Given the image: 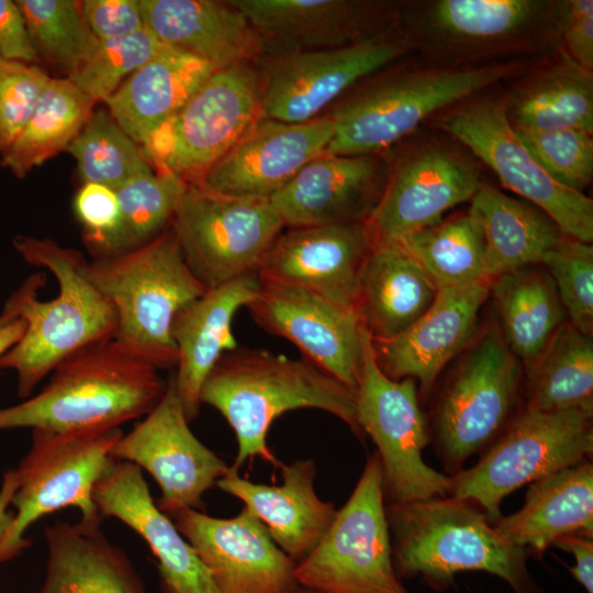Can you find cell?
I'll list each match as a JSON object with an SVG mask.
<instances>
[{
  "instance_id": "cell-12",
  "label": "cell",
  "mask_w": 593,
  "mask_h": 593,
  "mask_svg": "<svg viewBox=\"0 0 593 593\" xmlns=\"http://www.w3.org/2000/svg\"><path fill=\"white\" fill-rule=\"evenodd\" d=\"M170 227L190 271L208 290L257 272L284 225L270 200L188 184Z\"/></svg>"
},
{
  "instance_id": "cell-2",
  "label": "cell",
  "mask_w": 593,
  "mask_h": 593,
  "mask_svg": "<svg viewBox=\"0 0 593 593\" xmlns=\"http://www.w3.org/2000/svg\"><path fill=\"white\" fill-rule=\"evenodd\" d=\"M201 404L217 410L235 433L237 470L260 458L282 463L267 444L273 421L286 412L317 409L335 415L362 435L356 417V391L306 358L291 359L264 349L225 353L206 377Z\"/></svg>"
},
{
  "instance_id": "cell-35",
  "label": "cell",
  "mask_w": 593,
  "mask_h": 593,
  "mask_svg": "<svg viewBox=\"0 0 593 593\" xmlns=\"http://www.w3.org/2000/svg\"><path fill=\"white\" fill-rule=\"evenodd\" d=\"M527 407L593 412V340L564 322L527 368Z\"/></svg>"
},
{
  "instance_id": "cell-31",
  "label": "cell",
  "mask_w": 593,
  "mask_h": 593,
  "mask_svg": "<svg viewBox=\"0 0 593 593\" xmlns=\"http://www.w3.org/2000/svg\"><path fill=\"white\" fill-rule=\"evenodd\" d=\"M214 71L205 60L167 45L105 101L109 113L141 146Z\"/></svg>"
},
{
  "instance_id": "cell-5",
  "label": "cell",
  "mask_w": 593,
  "mask_h": 593,
  "mask_svg": "<svg viewBox=\"0 0 593 593\" xmlns=\"http://www.w3.org/2000/svg\"><path fill=\"white\" fill-rule=\"evenodd\" d=\"M85 270L115 310L113 338L158 370L176 368L175 316L206 289L190 271L171 227L138 248L93 258Z\"/></svg>"
},
{
  "instance_id": "cell-21",
  "label": "cell",
  "mask_w": 593,
  "mask_h": 593,
  "mask_svg": "<svg viewBox=\"0 0 593 593\" xmlns=\"http://www.w3.org/2000/svg\"><path fill=\"white\" fill-rule=\"evenodd\" d=\"M92 497L102 518L121 521L148 545L157 560L161 593H215L192 546L157 507L138 466L114 459Z\"/></svg>"
},
{
  "instance_id": "cell-4",
  "label": "cell",
  "mask_w": 593,
  "mask_h": 593,
  "mask_svg": "<svg viewBox=\"0 0 593 593\" xmlns=\"http://www.w3.org/2000/svg\"><path fill=\"white\" fill-rule=\"evenodd\" d=\"M396 575H421L438 590L456 574L483 571L514 593H544L527 567L526 550L507 544L474 504L454 496L385 504Z\"/></svg>"
},
{
  "instance_id": "cell-48",
  "label": "cell",
  "mask_w": 593,
  "mask_h": 593,
  "mask_svg": "<svg viewBox=\"0 0 593 593\" xmlns=\"http://www.w3.org/2000/svg\"><path fill=\"white\" fill-rule=\"evenodd\" d=\"M80 4L86 23L99 41L127 35L145 26L138 0H85Z\"/></svg>"
},
{
  "instance_id": "cell-19",
  "label": "cell",
  "mask_w": 593,
  "mask_h": 593,
  "mask_svg": "<svg viewBox=\"0 0 593 593\" xmlns=\"http://www.w3.org/2000/svg\"><path fill=\"white\" fill-rule=\"evenodd\" d=\"M374 243L369 222L290 227L270 246L257 273L357 314L360 276Z\"/></svg>"
},
{
  "instance_id": "cell-25",
  "label": "cell",
  "mask_w": 593,
  "mask_h": 593,
  "mask_svg": "<svg viewBox=\"0 0 593 593\" xmlns=\"http://www.w3.org/2000/svg\"><path fill=\"white\" fill-rule=\"evenodd\" d=\"M260 286L257 272L245 275L208 289L175 316L171 336L178 358L172 378L189 422L199 416L206 377L225 353L237 348L233 317L255 300Z\"/></svg>"
},
{
  "instance_id": "cell-29",
  "label": "cell",
  "mask_w": 593,
  "mask_h": 593,
  "mask_svg": "<svg viewBox=\"0 0 593 593\" xmlns=\"http://www.w3.org/2000/svg\"><path fill=\"white\" fill-rule=\"evenodd\" d=\"M510 545L541 556L563 535L593 537V465L584 460L529 484L523 506L494 522Z\"/></svg>"
},
{
  "instance_id": "cell-46",
  "label": "cell",
  "mask_w": 593,
  "mask_h": 593,
  "mask_svg": "<svg viewBox=\"0 0 593 593\" xmlns=\"http://www.w3.org/2000/svg\"><path fill=\"white\" fill-rule=\"evenodd\" d=\"M49 79L34 64L0 58V155L31 119Z\"/></svg>"
},
{
  "instance_id": "cell-16",
  "label": "cell",
  "mask_w": 593,
  "mask_h": 593,
  "mask_svg": "<svg viewBox=\"0 0 593 593\" xmlns=\"http://www.w3.org/2000/svg\"><path fill=\"white\" fill-rule=\"evenodd\" d=\"M404 52L400 42L369 37L342 47L277 55L261 83V116L287 123L314 120L353 85Z\"/></svg>"
},
{
  "instance_id": "cell-9",
  "label": "cell",
  "mask_w": 593,
  "mask_h": 593,
  "mask_svg": "<svg viewBox=\"0 0 593 593\" xmlns=\"http://www.w3.org/2000/svg\"><path fill=\"white\" fill-rule=\"evenodd\" d=\"M512 67L428 70L391 77L367 87L329 116L325 153L362 156L384 149L430 114L511 75Z\"/></svg>"
},
{
  "instance_id": "cell-22",
  "label": "cell",
  "mask_w": 593,
  "mask_h": 593,
  "mask_svg": "<svg viewBox=\"0 0 593 593\" xmlns=\"http://www.w3.org/2000/svg\"><path fill=\"white\" fill-rule=\"evenodd\" d=\"M490 280L439 288L429 309L400 335L372 340L376 360L393 380H418L424 393L472 338ZM372 339V338H371Z\"/></svg>"
},
{
  "instance_id": "cell-18",
  "label": "cell",
  "mask_w": 593,
  "mask_h": 593,
  "mask_svg": "<svg viewBox=\"0 0 593 593\" xmlns=\"http://www.w3.org/2000/svg\"><path fill=\"white\" fill-rule=\"evenodd\" d=\"M246 307L265 331L287 338L303 357L356 391L362 324L355 312L295 286L260 280Z\"/></svg>"
},
{
  "instance_id": "cell-33",
  "label": "cell",
  "mask_w": 593,
  "mask_h": 593,
  "mask_svg": "<svg viewBox=\"0 0 593 593\" xmlns=\"http://www.w3.org/2000/svg\"><path fill=\"white\" fill-rule=\"evenodd\" d=\"M468 215L477 223L484 246L485 276L492 279L540 264L564 236L530 204L480 183Z\"/></svg>"
},
{
  "instance_id": "cell-32",
  "label": "cell",
  "mask_w": 593,
  "mask_h": 593,
  "mask_svg": "<svg viewBox=\"0 0 593 593\" xmlns=\"http://www.w3.org/2000/svg\"><path fill=\"white\" fill-rule=\"evenodd\" d=\"M249 21L262 52L335 48L357 43L363 4L345 0H232Z\"/></svg>"
},
{
  "instance_id": "cell-50",
  "label": "cell",
  "mask_w": 593,
  "mask_h": 593,
  "mask_svg": "<svg viewBox=\"0 0 593 593\" xmlns=\"http://www.w3.org/2000/svg\"><path fill=\"white\" fill-rule=\"evenodd\" d=\"M564 41L572 60L586 70L593 68V1L570 2L564 24Z\"/></svg>"
},
{
  "instance_id": "cell-24",
  "label": "cell",
  "mask_w": 593,
  "mask_h": 593,
  "mask_svg": "<svg viewBox=\"0 0 593 593\" xmlns=\"http://www.w3.org/2000/svg\"><path fill=\"white\" fill-rule=\"evenodd\" d=\"M480 183L470 166L446 150L410 156L388 180L369 220L376 243L398 242L437 224L446 211L471 200Z\"/></svg>"
},
{
  "instance_id": "cell-20",
  "label": "cell",
  "mask_w": 593,
  "mask_h": 593,
  "mask_svg": "<svg viewBox=\"0 0 593 593\" xmlns=\"http://www.w3.org/2000/svg\"><path fill=\"white\" fill-rule=\"evenodd\" d=\"M332 135L329 116L303 123L261 118L195 184L226 195L270 200L326 150Z\"/></svg>"
},
{
  "instance_id": "cell-45",
  "label": "cell",
  "mask_w": 593,
  "mask_h": 593,
  "mask_svg": "<svg viewBox=\"0 0 593 593\" xmlns=\"http://www.w3.org/2000/svg\"><path fill=\"white\" fill-rule=\"evenodd\" d=\"M536 4L528 0H443L435 7L434 19L455 36L493 38L524 25Z\"/></svg>"
},
{
  "instance_id": "cell-42",
  "label": "cell",
  "mask_w": 593,
  "mask_h": 593,
  "mask_svg": "<svg viewBox=\"0 0 593 593\" xmlns=\"http://www.w3.org/2000/svg\"><path fill=\"white\" fill-rule=\"evenodd\" d=\"M166 46L146 26L127 35L99 41L91 57L68 78L94 103L105 102L125 78Z\"/></svg>"
},
{
  "instance_id": "cell-27",
  "label": "cell",
  "mask_w": 593,
  "mask_h": 593,
  "mask_svg": "<svg viewBox=\"0 0 593 593\" xmlns=\"http://www.w3.org/2000/svg\"><path fill=\"white\" fill-rule=\"evenodd\" d=\"M148 27L164 44L186 51L215 70L249 64L262 44L231 1L138 0Z\"/></svg>"
},
{
  "instance_id": "cell-10",
  "label": "cell",
  "mask_w": 593,
  "mask_h": 593,
  "mask_svg": "<svg viewBox=\"0 0 593 593\" xmlns=\"http://www.w3.org/2000/svg\"><path fill=\"white\" fill-rule=\"evenodd\" d=\"M295 578L320 593H409L393 567L377 452L318 544L296 563Z\"/></svg>"
},
{
  "instance_id": "cell-7",
  "label": "cell",
  "mask_w": 593,
  "mask_h": 593,
  "mask_svg": "<svg viewBox=\"0 0 593 593\" xmlns=\"http://www.w3.org/2000/svg\"><path fill=\"white\" fill-rule=\"evenodd\" d=\"M593 412H541L525 406L484 450L451 477L450 496L479 507L490 523L503 500L523 485L574 466L593 452Z\"/></svg>"
},
{
  "instance_id": "cell-13",
  "label": "cell",
  "mask_w": 593,
  "mask_h": 593,
  "mask_svg": "<svg viewBox=\"0 0 593 593\" xmlns=\"http://www.w3.org/2000/svg\"><path fill=\"white\" fill-rule=\"evenodd\" d=\"M521 382V361L500 334L488 333L445 385L435 406V448L450 475L505 429Z\"/></svg>"
},
{
  "instance_id": "cell-34",
  "label": "cell",
  "mask_w": 593,
  "mask_h": 593,
  "mask_svg": "<svg viewBox=\"0 0 593 593\" xmlns=\"http://www.w3.org/2000/svg\"><path fill=\"white\" fill-rule=\"evenodd\" d=\"M503 339L526 369L564 323L566 313L548 272L517 269L491 280Z\"/></svg>"
},
{
  "instance_id": "cell-23",
  "label": "cell",
  "mask_w": 593,
  "mask_h": 593,
  "mask_svg": "<svg viewBox=\"0 0 593 593\" xmlns=\"http://www.w3.org/2000/svg\"><path fill=\"white\" fill-rule=\"evenodd\" d=\"M387 182L369 155L324 152L310 160L270 202L289 227L369 222Z\"/></svg>"
},
{
  "instance_id": "cell-3",
  "label": "cell",
  "mask_w": 593,
  "mask_h": 593,
  "mask_svg": "<svg viewBox=\"0 0 593 593\" xmlns=\"http://www.w3.org/2000/svg\"><path fill=\"white\" fill-rule=\"evenodd\" d=\"M166 387L157 368L111 337L61 361L38 393L0 409V430L65 433L121 427L145 416Z\"/></svg>"
},
{
  "instance_id": "cell-53",
  "label": "cell",
  "mask_w": 593,
  "mask_h": 593,
  "mask_svg": "<svg viewBox=\"0 0 593 593\" xmlns=\"http://www.w3.org/2000/svg\"><path fill=\"white\" fill-rule=\"evenodd\" d=\"M24 329L25 323L20 318L0 327V357L22 337Z\"/></svg>"
},
{
  "instance_id": "cell-30",
  "label": "cell",
  "mask_w": 593,
  "mask_h": 593,
  "mask_svg": "<svg viewBox=\"0 0 593 593\" xmlns=\"http://www.w3.org/2000/svg\"><path fill=\"white\" fill-rule=\"evenodd\" d=\"M438 290L399 242L376 243L360 276L357 314L372 340L389 339L413 325Z\"/></svg>"
},
{
  "instance_id": "cell-49",
  "label": "cell",
  "mask_w": 593,
  "mask_h": 593,
  "mask_svg": "<svg viewBox=\"0 0 593 593\" xmlns=\"http://www.w3.org/2000/svg\"><path fill=\"white\" fill-rule=\"evenodd\" d=\"M0 58L34 64L37 52L15 1L0 0Z\"/></svg>"
},
{
  "instance_id": "cell-17",
  "label": "cell",
  "mask_w": 593,
  "mask_h": 593,
  "mask_svg": "<svg viewBox=\"0 0 593 593\" xmlns=\"http://www.w3.org/2000/svg\"><path fill=\"white\" fill-rule=\"evenodd\" d=\"M170 518L202 561L215 593H288L300 586L298 562L244 507L231 518L189 507Z\"/></svg>"
},
{
  "instance_id": "cell-8",
  "label": "cell",
  "mask_w": 593,
  "mask_h": 593,
  "mask_svg": "<svg viewBox=\"0 0 593 593\" xmlns=\"http://www.w3.org/2000/svg\"><path fill=\"white\" fill-rule=\"evenodd\" d=\"M361 338L356 417L362 434H368L377 446L385 504L448 496L451 477L423 459L429 436L415 379L389 378L376 360L371 336L363 326Z\"/></svg>"
},
{
  "instance_id": "cell-39",
  "label": "cell",
  "mask_w": 593,
  "mask_h": 593,
  "mask_svg": "<svg viewBox=\"0 0 593 593\" xmlns=\"http://www.w3.org/2000/svg\"><path fill=\"white\" fill-rule=\"evenodd\" d=\"M187 188L179 177L153 170L116 189L120 226L109 256L138 248L169 228Z\"/></svg>"
},
{
  "instance_id": "cell-37",
  "label": "cell",
  "mask_w": 593,
  "mask_h": 593,
  "mask_svg": "<svg viewBox=\"0 0 593 593\" xmlns=\"http://www.w3.org/2000/svg\"><path fill=\"white\" fill-rule=\"evenodd\" d=\"M515 127L593 134V78L573 60L541 75L517 96Z\"/></svg>"
},
{
  "instance_id": "cell-52",
  "label": "cell",
  "mask_w": 593,
  "mask_h": 593,
  "mask_svg": "<svg viewBox=\"0 0 593 593\" xmlns=\"http://www.w3.org/2000/svg\"><path fill=\"white\" fill-rule=\"evenodd\" d=\"M18 483L13 469H8L2 475L0 485V539L9 528L13 513L9 510Z\"/></svg>"
},
{
  "instance_id": "cell-1",
  "label": "cell",
  "mask_w": 593,
  "mask_h": 593,
  "mask_svg": "<svg viewBox=\"0 0 593 593\" xmlns=\"http://www.w3.org/2000/svg\"><path fill=\"white\" fill-rule=\"evenodd\" d=\"M12 245L22 259L47 269L58 294L38 298L46 283L43 271L27 276L7 298L1 314L25 323L22 337L0 357V370H14L22 400L66 358L97 342L113 337L116 313L86 275L83 255L51 238L15 235Z\"/></svg>"
},
{
  "instance_id": "cell-28",
  "label": "cell",
  "mask_w": 593,
  "mask_h": 593,
  "mask_svg": "<svg viewBox=\"0 0 593 593\" xmlns=\"http://www.w3.org/2000/svg\"><path fill=\"white\" fill-rule=\"evenodd\" d=\"M101 524L79 519L45 526L47 559L36 593H147L130 557Z\"/></svg>"
},
{
  "instance_id": "cell-54",
  "label": "cell",
  "mask_w": 593,
  "mask_h": 593,
  "mask_svg": "<svg viewBox=\"0 0 593 593\" xmlns=\"http://www.w3.org/2000/svg\"><path fill=\"white\" fill-rule=\"evenodd\" d=\"M288 593H320V592L298 586V588H295L294 590H292V591H290Z\"/></svg>"
},
{
  "instance_id": "cell-26",
  "label": "cell",
  "mask_w": 593,
  "mask_h": 593,
  "mask_svg": "<svg viewBox=\"0 0 593 593\" xmlns=\"http://www.w3.org/2000/svg\"><path fill=\"white\" fill-rule=\"evenodd\" d=\"M282 483L251 482L230 467L216 486L244 504L259 519L278 547L299 562L318 544L337 510L315 491L316 466L312 459L281 465Z\"/></svg>"
},
{
  "instance_id": "cell-6",
  "label": "cell",
  "mask_w": 593,
  "mask_h": 593,
  "mask_svg": "<svg viewBox=\"0 0 593 593\" xmlns=\"http://www.w3.org/2000/svg\"><path fill=\"white\" fill-rule=\"evenodd\" d=\"M31 430V446L13 469L18 483L11 501L14 513L0 539V563L13 560L31 546L26 532L45 515L77 507L80 521H103L93 502V489L114 460L112 447L124 434L121 427Z\"/></svg>"
},
{
  "instance_id": "cell-55",
  "label": "cell",
  "mask_w": 593,
  "mask_h": 593,
  "mask_svg": "<svg viewBox=\"0 0 593 593\" xmlns=\"http://www.w3.org/2000/svg\"><path fill=\"white\" fill-rule=\"evenodd\" d=\"M15 318H12V317H9V316H5L3 314L0 313V327L3 326L4 324L13 321Z\"/></svg>"
},
{
  "instance_id": "cell-51",
  "label": "cell",
  "mask_w": 593,
  "mask_h": 593,
  "mask_svg": "<svg viewBox=\"0 0 593 593\" xmlns=\"http://www.w3.org/2000/svg\"><path fill=\"white\" fill-rule=\"evenodd\" d=\"M552 546L572 553L574 566L569 568L574 580L586 593H593V537L569 534L557 538Z\"/></svg>"
},
{
  "instance_id": "cell-36",
  "label": "cell",
  "mask_w": 593,
  "mask_h": 593,
  "mask_svg": "<svg viewBox=\"0 0 593 593\" xmlns=\"http://www.w3.org/2000/svg\"><path fill=\"white\" fill-rule=\"evenodd\" d=\"M94 102L69 78H51L15 141L0 155L16 178L67 149L92 114Z\"/></svg>"
},
{
  "instance_id": "cell-43",
  "label": "cell",
  "mask_w": 593,
  "mask_h": 593,
  "mask_svg": "<svg viewBox=\"0 0 593 593\" xmlns=\"http://www.w3.org/2000/svg\"><path fill=\"white\" fill-rule=\"evenodd\" d=\"M553 281L569 323L581 333L593 332V247L563 237L541 262Z\"/></svg>"
},
{
  "instance_id": "cell-14",
  "label": "cell",
  "mask_w": 593,
  "mask_h": 593,
  "mask_svg": "<svg viewBox=\"0 0 593 593\" xmlns=\"http://www.w3.org/2000/svg\"><path fill=\"white\" fill-rule=\"evenodd\" d=\"M440 127L485 163L504 187L540 208L563 236L593 240V201L552 179L537 163L503 105L468 104L440 120Z\"/></svg>"
},
{
  "instance_id": "cell-47",
  "label": "cell",
  "mask_w": 593,
  "mask_h": 593,
  "mask_svg": "<svg viewBox=\"0 0 593 593\" xmlns=\"http://www.w3.org/2000/svg\"><path fill=\"white\" fill-rule=\"evenodd\" d=\"M74 211L93 258L109 256L120 226L115 190L98 183H83L74 198Z\"/></svg>"
},
{
  "instance_id": "cell-38",
  "label": "cell",
  "mask_w": 593,
  "mask_h": 593,
  "mask_svg": "<svg viewBox=\"0 0 593 593\" xmlns=\"http://www.w3.org/2000/svg\"><path fill=\"white\" fill-rule=\"evenodd\" d=\"M398 242L418 260L438 288L489 280L482 234L468 214L440 221Z\"/></svg>"
},
{
  "instance_id": "cell-44",
  "label": "cell",
  "mask_w": 593,
  "mask_h": 593,
  "mask_svg": "<svg viewBox=\"0 0 593 593\" xmlns=\"http://www.w3.org/2000/svg\"><path fill=\"white\" fill-rule=\"evenodd\" d=\"M515 130L552 179L579 192L589 186L593 176L592 134L575 128Z\"/></svg>"
},
{
  "instance_id": "cell-41",
  "label": "cell",
  "mask_w": 593,
  "mask_h": 593,
  "mask_svg": "<svg viewBox=\"0 0 593 593\" xmlns=\"http://www.w3.org/2000/svg\"><path fill=\"white\" fill-rule=\"evenodd\" d=\"M35 47L68 76L87 61L99 40L85 21L81 4L74 0H16Z\"/></svg>"
},
{
  "instance_id": "cell-40",
  "label": "cell",
  "mask_w": 593,
  "mask_h": 593,
  "mask_svg": "<svg viewBox=\"0 0 593 593\" xmlns=\"http://www.w3.org/2000/svg\"><path fill=\"white\" fill-rule=\"evenodd\" d=\"M67 150L76 159L83 183L116 190L153 171L142 147L104 110L92 112Z\"/></svg>"
},
{
  "instance_id": "cell-15",
  "label": "cell",
  "mask_w": 593,
  "mask_h": 593,
  "mask_svg": "<svg viewBox=\"0 0 593 593\" xmlns=\"http://www.w3.org/2000/svg\"><path fill=\"white\" fill-rule=\"evenodd\" d=\"M172 376L158 403L115 443L111 457L146 470L160 488L157 507L170 517L202 507V495L231 466L192 433Z\"/></svg>"
},
{
  "instance_id": "cell-11",
  "label": "cell",
  "mask_w": 593,
  "mask_h": 593,
  "mask_svg": "<svg viewBox=\"0 0 593 593\" xmlns=\"http://www.w3.org/2000/svg\"><path fill=\"white\" fill-rule=\"evenodd\" d=\"M260 92L261 80L249 64L215 70L141 145L146 159L157 171L198 183L262 118Z\"/></svg>"
}]
</instances>
